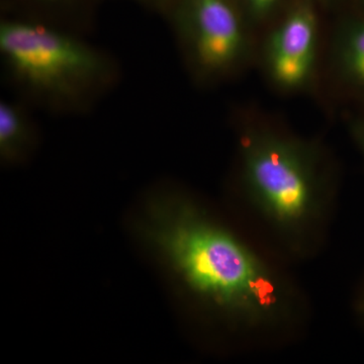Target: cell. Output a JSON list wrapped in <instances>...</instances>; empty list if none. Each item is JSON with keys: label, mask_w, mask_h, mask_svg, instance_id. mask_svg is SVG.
I'll list each match as a JSON object with an SVG mask.
<instances>
[{"label": "cell", "mask_w": 364, "mask_h": 364, "mask_svg": "<svg viewBox=\"0 0 364 364\" xmlns=\"http://www.w3.org/2000/svg\"><path fill=\"white\" fill-rule=\"evenodd\" d=\"M320 28L317 14L308 1L294 4L270 28L261 46V63L274 87L299 92L317 76Z\"/></svg>", "instance_id": "obj_5"}, {"label": "cell", "mask_w": 364, "mask_h": 364, "mask_svg": "<svg viewBox=\"0 0 364 364\" xmlns=\"http://www.w3.org/2000/svg\"><path fill=\"white\" fill-rule=\"evenodd\" d=\"M147 232L182 287L247 336L272 335L296 320L298 294L284 273L188 196L156 200Z\"/></svg>", "instance_id": "obj_1"}, {"label": "cell", "mask_w": 364, "mask_h": 364, "mask_svg": "<svg viewBox=\"0 0 364 364\" xmlns=\"http://www.w3.org/2000/svg\"><path fill=\"white\" fill-rule=\"evenodd\" d=\"M0 61L18 98L60 114L91 111L121 75L117 60L82 33L28 18L0 23Z\"/></svg>", "instance_id": "obj_3"}, {"label": "cell", "mask_w": 364, "mask_h": 364, "mask_svg": "<svg viewBox=\"0 0 364 364\" xmlns=\"http://www.w3.org/2000/svg\"><path fill=\"white\" fill-rule=\"evenodd\" d=\"M331 70L342 90L364 104V13L346 16L335 28Z\"/></svg>", "instance_id": "obj_6"}, {"label": "cell", "mask_w": 364, "mask_h": 364, "mask_svg": "<svg viewBox=\"0 0 364 364\" xmlns=\"http://www.w3.org/2000/svg\"><path fill=\"white\" fill-rule=\"evenodd\" d=\"M172 26L191 77L202 85L232 77L252 53L251 26L234 0H178Z\"/></svg>", "instance_id": "obj_4"}, {"label": "cell", "mask_w": 364, "mask_h": 364, "mask_svg": "<svg viewBox=\"0 0 364 364\" xmlns=\"http://www.w3.org/2000/svg\"><path fill=\"white\" fill-rule=\"evenodd\" d=\"M37 129L30 105L20 98L0 100V158L6 164L23 161L33 149Z\"/></svg>", "instance_id": "obj_7"}, {"label": "cell", "mask_w": 364, "mask_h": 364, "mask_svg": "<svg viewBox=\"0 0 364 364\" xmlns=\"http://www.w3.org/2000/svg\"><path fill=\"white\" fill-rule=\"evenodd\" d=\"M238 173L251 212L287 249L305 256L318 247L336 193L320 146L277 127L239 130Z\"/></svg>", "instance_id": "obj_2"}, {"label": "cell", "mask_w": 364, "mask_h": 364, "mask_svg": "<svg viewBox=\"0 0 364 364\" xmlns=\"http://www.w3.org/2000/svg\"><path fill=\"white\" fill-rule=\"evenodd\" d=\"M44 1L55 2V1H58V0H44Z\"/></svg>", "instance_id": "obj_11"}, {"label": "cell", "mask_w": 364, "mask_h": 364, "mask_svg": "<svg viewBox=\"0 0 364 364\" xmlns=\"http://www.w3.org/2000/svg\"><path fill=\"white\" fill-rule=\"evenodd\" d=\"M363 13H364V11H363Z\"/></svg>", "instance_id": "obj_12"}, {"label": "cell", "mask_w": 364, "mask_h": 364, "mask_svg": "<svg viewBox=\"0 0 364 364\" xmlns=\"http://www.w3.org/2000/svg\"><path fill=\"white\" fill-rule=\"evenodd\" d=\"M282 0H242V13L249 25H260L272 18Z\"/></svg>", "instance_id": "obj_8"}, {"label": "cell", "mask_w": 364, "mask_h": 364, "mask_svg": "<svg viewBox=\"0 0 364 364\" xmlns=\"http://www.w3.org/2000/svg\"><path fill=\"white\" fill-rule=\"evenodd\" d=\"M346 124L349 135L364 160V104H358V109L349 114Z\"/></svg>", "instance_id": "obj_9"}, {"label": "cell", "mask_w": 364, "mask_h": 364, "mask_svg": "<svg viewBox=\"0 0 364 364\" xmlns=\"http://www.w3.org/2000/svg\"><path fill=\"white\" fill-rule=\"evenodd\" d=\"M354 313L364 327V277L358 287L353 301Z\"/></svg>", "instance_id": "obj_10"}]
</instances>
